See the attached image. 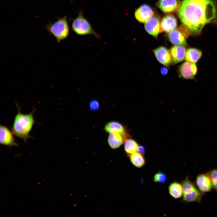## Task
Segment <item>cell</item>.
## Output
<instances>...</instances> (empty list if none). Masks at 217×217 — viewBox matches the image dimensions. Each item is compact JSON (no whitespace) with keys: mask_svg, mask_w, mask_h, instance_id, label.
<instances>
[{"mask_svg":"<svg viewBox=\"0 0 217 217\" xmlns=\"http://www.w3.org/2000/svg\"><path fill=\"white\" fill-rule=\"evenodd\" d=\"M216 12L213 0H183L178 14L189 34L195 36L200 33L206 24L215 21Z\"/></svg>","mask_w":217,"mask_h":217,"instance_id":"cell-1","label":"cell"},{"mask_svg":"<svg viewBox=\"0 0 217 217\" xmlns=\"http://www.w3.org/2000/svg\"><path fill=\"white\" fill-rule=\"evenodd\" d=\"M16 105L18 112L15 116L11 131L14 134L26 143L29 139L32 138L30 133L36 122L33 115L35 109L29 114H24L21 112L17 104Z\"/></svg>","mask_w":217,"mask_h":217,"instance_id":"cell-2","label":"cell"},{"mask_svg":"<svg viewBox=\"0 0 217 217\" xmlns=\"http://www.w3.org/2000/svg\"><path fill=\"white\" fill-rule=\"evenodd\" d=\"M181 183L183 187L182 201L185 203L197 202L200 203L205 193L199 189L188 176L181 181Z\"/></svg>","mask_w":217,"mask_h":217,"instance_id":"cell-3","label":"cell"},{"mask_svg":"<svg viewBox=\"0 0 217 217\" xmlns=\"http://www.w3.org/2000/svg\"><path fill=\"white\" fill-rule=\"evenodd\" d=\"M83 13V11L80 10L77 16L73 20L72 30L79 35H93L97 39H100V34L93 29L90 23L84 17Z\"/></svg>","mask_w":217,"mask_h":217,"instance_id":"cell-4","label":"cell"},{"mask_svg":"<svg viewBox=\"0 0 217 217\" xmlns=\"http://www.w3.org/2000/svg\"><path fill=\"white\" fill-rule=\"evenodd\" d=\"M47 29L56 38L58 43L65 39L69 33L67 17L65 16L49 25Z\"/></svg>","mask_w":217,"mask_h":217,"instance_id":"cell-5","label":"cell"},{"mask_svg":"<svg viewBox=\"0 0 217 217\" xmlns=\"http://www.w3.org/2000/svg\"><path fill=\"white\" fill-rule=\"evenodd\" d=\"M188 36L185 29L180 27L168 33V37L170 42L174 45L185 46L187 44L186 39Z\"/></svg>","mask_w":217,"mask_h":217,"instance_id":"cell-6","label":"cell"},{"mask_svg":"<svg viewBox=\"0 0 217 217\" xmlns=\"http://www.w3.org/2000/svg\"><path fill=\"white\" fill-rule=\"evenodd\" d=\"M197 72V68L195 63L187 61L182 64L178 69L180 77L186 79H193Z\"/></svg>","mask_w":217,"mask_h":217,"instance_id":"cell-7","label":"cell"},{"mask_svg":"<svg viewBox=\"0 0 217 217\" xmlns=\"http://www.w3.org/2000/svg\"><path fill=\"white\" fill-rule=\"evenodd\" d=\"M0 143L3 145L8 147L18 146V144L15 141L13 133L7 127L0 125Z\"/></svg>","mask_w":217,"mask_h":217,"instance_id":"cell-8","label":"cell"},{"mask_svg":"<svg viewBox=\"0 0 217 217\" xmlns=\"http://www.w3.org/2000/svg\"><path fill=\"white\" fill-rule=\"evenodd\" d=\"M153 52L157 60L161 64L168 67L172 64V58L170 50L163 46L155 49Z\"/></svg>","mask_w":217,"mask_h":217,"instance_id":"cell-9","label":"cell"},{"mask_svg":"<svg viewBox=\"0 0 217 217\" xmlns=\"http://www.w3.org/2000/svg\"><path fill=\"white\" fill-rule=\"evenodd\" d=\"M195 184L199 189L204 193L210 192L212 188L211 179L207 172L198 175Z\"/></svg>","mask_w":217,"mask_h":217,"instance_id":"cell-10","label":"cell"},{"mask_svg":"<svg viewBox=\"0 0 217 217\" xmlns=\"http://www.w3.org/2000/svg\"><path fill=\"white\" fill-rule=\"evenodd\" d=\"M154 12L149 5H143L140 6L135 11V16L137 20L141 23H146L153 17Z\"/></svg>","mask_w":217,"mask_h":217,"instance_id":"cell-11","label":"cell"},{"mask_svg":"<svg viewBox=\"0 0 217 217\" xmlns=\"http://www.w3.org/2000/svg\"><path fill=\"white\" fill-rule=\"evenodd\" d=\"M160 24L159 17L153 16L145 23V29L148 34L156 38L160 32Z\"/></svg>","mask_w":217,"mask_h":217,"instance_id":"cell-12","label":"cell"},{"mask_svg":"<svg viewBox=\"0 0 217 217\" xmlns=\"http://www.w3.org/2000/svg\"><path fill=\"white\" fill-rule=\"evenodd\" d=\"M181 3L179 0H159L156 5L164 12L170 13L178 10Z\"/></svg>","mask_w":217,"mask_h":217,"instance_id":"cell-13","label":"cell"},{"mask_svg":"<svg viewBox=\"0 0 217 217\" xmlns=\"http://www.w3.org/2000/svg\"><path fill=\"white\" fill-rule=\"evenodd\" d=\"M177 25V20L175 16L171 14L166 15L160 22V32L169 33L175 29Z\"/></svg>","mask_w":217,"mask_h":217,"instance_id":"cell-14","label":"cell"},{"mask_svg":"<svg viewBox=\"0 0 217 217\" xmlns=\"http://www.w3.org/2000/svg\"><path fill=\"white\" fill-rule=\"evenodd\" d=\"M170 51L173 64L181 62L185 58L186 50L184 46L174 45L171 47Z\"/></svg>","mask_w":217,"mask_h":217,"instance_id":"cell-15","label":"cell"},{"mask_svg":"<svg viewBox=\"0 0 217 217\" xmlns=\"http://www.w3.org/2000/svg\"><path fill=\"white\" fill-rule=\"evenodd\" d=\"M104 129L108 133L120 134L128 138V135L126 132L125 128L118 122L115 121L109 122L105 125Z\"/></svg>","mask_w":217,"mask_h":217,"instance_id":"cell-16","label":"cell"},{"mask_svg":"<svg viewBox=\"0 0 217 217\" xmlns=\"http://www.w3.org/2000/svg\"><path fill=\"white\" fill-rule=\"evenodd\" d=\"M127 138L122 134L116 133H109L107 141L109 146L112 149L120 147Z\"/></svg>","mask_w":217,"mask_h":217,"instance_id":"cell-17","label":"cell"},{"mask_svg":"<svg viewBox=\"0 0 217 217\" xmlns=\"http://www.w3.org/2000/svg\"><path fill=\"white\" fill-rule=\"evenodd\" d=\"M168 189L169 194L173 198L177 199L182 196L183 187L181 183L173 181L170 184Z\"/></svg>","mask_w":217,"mask_h":217,"instance_id":"cell-18","label":"cell"},{"mask_svg":"<svg viewBox=\"0 0 217 217\" xmlns=\"http://www.w3.org/2000/svg\"><path fill=\"white\" fill-rule=\"evenodd\" d=\"M202 55V52L199 49L190 48L186 50L185 59L186 61L195 63L200 58Z\"/></svg>","mask_w":217,"mask_h":217,"instance_id":"cell-19","label":"cell"},{"mask_svg":"<svg viewBox=\"0 0 217 217\" xmlns=\"http://www.w3.org/2000/svg\"><path fill=\"white\" fill-rule=\"evenodd\" d=\"M143 155L136 152L131 154L129 157L132 164L135 167L141 168L144 165L146 160Z\"/></svg>","mask_w":217,"mask_h":217,"instance_id":"cell-20","label":"cell"},{"mask_svg":"<svg viewBox=\"0 0 217 217\" xmlns=\"http://www.w3.org/2000/svg\"><path fill=\"white\" fill-rule=\"evenodd\" d=\"M138 146V143L132 139L127 138L124 141V150L128 156L131 154L137 152Z\"/></svg>","mask_w":217,"mask_h":217,"instance_id":"cell-21","label":"cell"},{"mask_svg":"<svg viewBox=\"0 0 217 217\" xmlns=\"http://www.w3.org/2000/svg\"><path fill=\"white\" fill-rule=\"evenodd\" d=\"M153 179L156 183L164 184L167 181L168 177L165 173L159 171L154 175Z\"/></svg>","mask_w":217,"mask_h":217,"instance_id":"cell-22","label":"cell"},{"mask_svg":"<svg viewBox=\"0 0 217 217\" xmlns=\"http://www.w3.org/2000/svg\"><path fill=\"white\" fill-rule=\"evenodd\" d=\"M207 173L211 179L212 188L217 191V169H212Z\"/></svg>","mask_w":217,"mask_h":217,"instance_id":"cell-23","label":"cell"},{"mask_svg":"<svg viewBox=\"0 0 217 217\" xmlns=\"http://www.w3.org/2000/svg\"><path fill=\"white\" fill-rule=\"evenodd\" d=\"M89 108L92 111H97L100 107V103L96 99H91L89 105Z\"/></svg>","mask_w":217,"mask_h":217,"instance_id":"cell-24","label":"cell"},{"mask_svg":"<svg viewBox=\"0 0 217 217\" xmlns=\"http://www.w3.org/2000/svg\"><path fill=\"white\" fill-rule=\"evenodd\" d=\"M160 72L162 75H165L167 74L168 72V70L166 67H163L160 68Z\"/></svg>","mask_w":217,"mask_h":217,"instance_id":"cell-25","label":"cell"},{"mask_svg":"<svg viewBox=\"0 0 217 217\" xmlns=\"http://www.w3.org/2000/svg\"><path fill=\"white\" fill-rule=\"evenodd\" d=\"M137 152L139 153L142 154L144 155L145 154V147L142 146H138Z\"/></svg>","mask_w":217,"mask_h":217,"instance_id":"cell-26","label":"cell"}]
</instances>
